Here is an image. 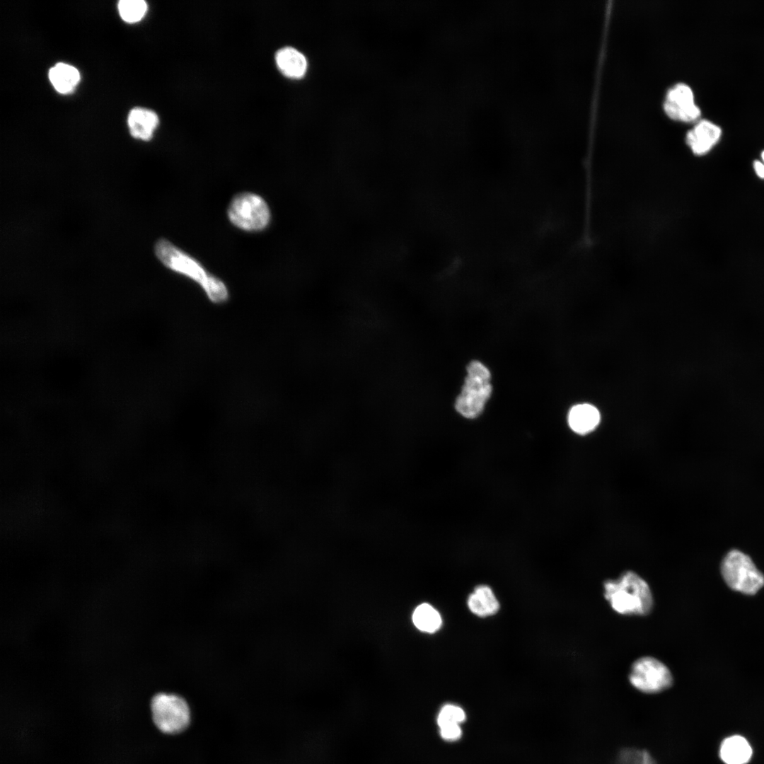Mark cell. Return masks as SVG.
I'll use <instances>...</instances> for the list:
<instances>
[{"label": "cell", "mask_w": 764, "mask_h": 764, "mask_svg": "<svg viewBox=\"0 0 764 764\" xmlns=\"http://www.w3.org/2000/svg\"><path fill=\"white\" fill-rule=\"evenodd\" d=\"M415 627L421 631L433 633L441 625V618L438 611L428 603L418 606L412 614Z\"/></svg>", "instance_id": "16"}, {"label": "cell", "mask_w": 764, "mask_h": 764, "mask_svg": "<svg viewBox=\"0 0 764 764\" xmlns=\"http://www.w3.org/2000/svg\"><path fill=\"white\" fill-rule=\"evenodd\" d=\"M152 719L157 729L168 735H178L186 731L192 721L187 701L173 693H159L151 702Z\"/></svg>", "instance_id": "3"}, {"label": "cell", "mask_w": 764, "mask_h": 764, "mask_svg": "<svg viewBox=\"0 0 764 764\" xmlns=\"http://www.w3.org/2000/svg\"><path fill=\"white\" fill-rule=\"evenodd\" d=\"M469 609L480 617H486L496 613L499 604L494 594L487 586H478L468 599Z\"/></svg>", "instance_id": "14"}, {"label": "cell", "mask_w": 764, "mask_h": 764, "mask_svg": "<svg viewBox=\"0 0 764 764\" xmlns=\"http://www.w3.org/2000/svg\"><path fill=\"white\" fill-rule=\"evenodd\" d=\"M722 129L707 119H701L685 134V143L693 154L703 156L709 153L720 141Z\"/></svg>", "instance_id": "9"}, {"label": "cell", "mask_w": 764, "mask_h": 764, "mask_svg": "<svg viewBox=\"0 0 764 764\" xmlns=\"http://www.w3.org/2000/svg\"><path fill=\"white\" fill-rule=\"evenodd\" d=\"M753 168L756 175L760 179H764V163L760 160L756 159L753 161Z\"/></svg>", "instance_id": "21"}, {"label": "cell", "mask_w": 764, "mask_h": 764, "mask_svg": "<svg viewBox=\"0 0 764 764\" xmlns=\"http://www.w3.org/2000/svg\"><path fill=\"white\" fill-rule=\"evenodd\" d=\"M721 572L731 589L746 594H755L764 585V575L751 557L736 549L729 551L724 556Z\"/></svg>", "instance_id": "5"}, {"label": "cell", "mask_w": 764, "mask_h": 764, "mask_svg": "<svg viewBox=\"0 0 764 764\" xmlns=\"http://www.w3.org/2000/svg\"><path fill=\"white\" fill-rule=\"evenodd\" d=\"M465 719L464 710L458 706L448 704L444 705L439 712L436 722L439 727L448 724H460Z\"/></svg>", "instance_id": "19"}, {"label": "cell", "mask_w": 764, "mask_h": 764, "mask_svg": "<svg viewBox=\"0 0 764 764\" xmlns=\"http://www.w3.org/2000/svg\"><path fill=\"white\" fill-rule=\"evenodd\" d=\"M616 764H657L651 754L644 750L626 748L618 756Z\"/></svg>", "instance_id": "18"}, {"label": "cell", "mask_w": 764, "mask_h": 764, "mask_svg": "<svg viewBox=\"0 0 764 764\" xmlns=\"http://www.w3.org/2000/svg\"><path fill=\"white\" fill-rule=\"evenodd\" d=\"M629 681L635 688L648 694L662 692L673 684L669 669L652 656L639 658L632 664Z\"/></svg>", "instance_id": "7"}, {"label": "cell", "mask_w": 764, "mask_h": 764, "mask_svg": "<svg viewBox=\"0 0 764 764\" xmlns=\"http://www.w3.org/2000/svg\"><path fill=\"white\" fill-rule=\"evenodd\" d=\"M154 252L166 267L199 284L212 303L219 304L228 300L229 294L225 284L208 273L197 260L170 241L159 239L155 244Z\"/></svg>", "instance_id": "1"}, {"label": "cell", "mask_w": 764, "mask_h": 764, "mask_svg": "<svg viewBox=\"0 0 764 764\" xmlns=\"http://www.w3.org/2000/svg\"><path fill=\"white\" fill-rule=\"evenodd\" d=\"M467 374L461 393L456 400L455 407L463 417L473 419L482 412L491 395V374L489 369L478 361L469 364Z\"/></svg>", "instance_id": "4"}, {"label": "cell", "mask_w": 764, "mask_h": 764, "mask_svg": "<svg viewBox=\"0 0 764 764\" xmlns=\"http://www.w3.org/2000/svg\"><path fill=\"white\" fill-rule=\"evenodd\" d=\"M663 106L668 116L675 120L693 122L701 115L693 91L685 83H678L668 90Z\"/></svg>", "instance_id": "8"}, {"label": "cell", "mask_w": 764, "mask_h": 764, "mask_svg": "<svg viewBox=\"0 0 764 764\" xmlns=\"http://www.w3.org/2000/svg\"><path fill=\"white\" fill-rule=\"evenodd\" d=\"M121 18L127 23L139 21L147 11V4L144 0H121L118 3Z\"/></svg>", "instance_id": "17"}, {"label": "cell", "mask_w": 764, "mask_h": 764, "mask_svg": "<svg viewBox=\"0 0 764 764\" xmlns=\"http://www.w3.org/2000/svg\"><path fill=\"white\" fill-rule=\"evenodd\" d=\"M158 122V117L155 112L143 108L132 109L127 118L131 135L144 141H149L152 138Z\"/></svg>", "instance_id": "11"}, {"label": "cell", "mask_w": 764, "mask_h": 764, "mask_svg": "<svg viewBox=\"0 0 764 764\" xmlns=\"http://www.w3.org/2000/svg\"><path fill=\"white\" fill-rule=\"evenodd\" d=\"M227 213L234 226L248 231H260L270 220L267 202L260 196L251 192L236 195L231 200Z\"/></svg>", "instance_id": "6"}, {"label": "cell", "mask_w": 764, "mask_h": 764, "mask_svg": "<svg viewBox=\"0 0 764 764\" xmlns=\"http://www.w3.org/2000/svg\"><path fill=\"white\" fill-rule=\"evenodd\" d=\"M752 755L753 750L749 742L740 735L727 737L719 748L720 758L725 764H746Z\"/></svg>", "instance_id": "12"}, {"label": "cell", "mask_w": 764, "mask_h": 764, "mask_svg": "<svg viewBox=\"0 0 764 764\" xmlns=\"http://www.w3.org/2000/svg\"><path fill=\"white\" fill-rule=\"evenodd\" d=\"M275 62L280 71L291 79L301 78L307 69L306 57L291 47L279 50L275 54Z\"/></svg>", "instance_id": "13"}, {"label": "cell", "mask_w": 764, "mask_h": 764, "mask_svg": "<svg viewBox=\"0 0 764 764\" xmlns=\"http://www.w3.org/2000/svg\"><path fill=\"white\" fill-rule=\"evenodd\" d=\"M567 421L573 432L584 435L593 432L598 426L601 414L595 406L589 403H581L570 409Z\"/></svg>", "instance_id": "10"}, {"label": "cell", "mask_w": 764, "mask_h": 764, "mask_svg": "<svg viewBox=\"0 0 764 764\" xmlns=\"http://www.w3.org/2000/svg\"><path fill=\"white\" fill-rule=\"evenodd\" d=\"M603 594L612 608L623 615H646L653 606L649 585L632 571L623 572L617 579L605 581Z\"/></svg>", "instance_id": "2"}, {"label": "cell", "mask_w": 764, "mask_h": 764, "mask_svg": "<svg viewBox=\"0 0 764 764\" xmlns=\"http://www.w3.org/2000/svg\"><path fill=\"white\" fill-rule=\"evenodd\" d=\"M439 727L440 736L444 740L453 741L461 736L462 731L459 724H448Z\"/></svg>", "instance_id": "20"}, {"label": "cell", "mask_w": 764, "mask_h": 764, "mask_svg": "<svg viewBox=\"0 0 764 764\" xmlns=\"http://www.w3.org/2000/svg\"><path fill=\"white\" fill-rule=\"evenodd\" d=\"M49 79L55 90L62 94L72 92L80 81V74L73 66L57 63L49 71Z\"/></svg>", "instance_id": "15"}, {"label": "cell", "mask_w": 764, "mask_h": 764, "mask_svg": "<svg viewBox=\"0 0 764 764\" xmlns=\"http://www.w3.org/2000/svg\"><path fill=\"white\" fill-rule=\"evenodd\" d=\"M760 161L764 163V150L760 153Z\"/></svg>", "instance_id": "22"}]
</instances>
